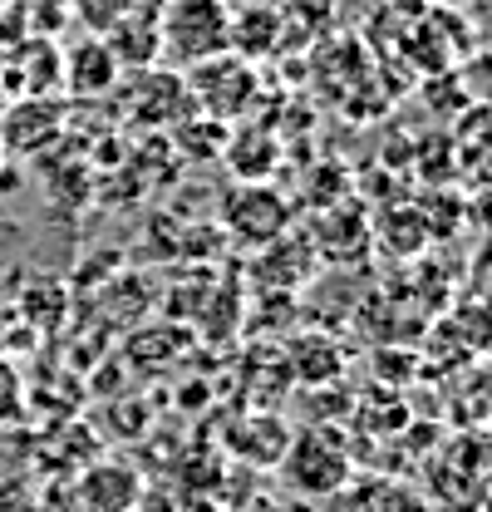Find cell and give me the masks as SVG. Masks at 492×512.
I'll use <instances>...</instances> for the list:
<instances>
[{"mask_svg": "<svg viewBox=\"0 0 492 512\" xmlns=\"http://www.w3.org/2000/svg\"><path fill=\"white\" fill-rule=\"evenodd\" d=\"M25 389H20V375H15V365H5L0 360V424H10V419H20V399Z\"/></svg>", "mask_w": 492, "mask_h": 512, "instance_id": "obj_8", "label": "cell"}, {"mask_svg": "<svg viewBox=\"0 0 492 512\" xmlns=\"http://www.w3.org/2000/svg\"><path fill=\"white\" fill-rule=\"evenodd\" d=\"M158 50L178 69L227 55L232 50V0H163Z\"/></svg>", "mask_w": 492, "mask_h": 512, "instance_id": "obj_1", "label": "cell"}, {"mask_svg": "<svg viewBox=\"0 0 492 512\" xmlns=\"http://www.w3.org/2000/svg\"><path fill=\"white\" fill-rule=\"evenodd\" d=\"M64 138V104L50 94H15L0 119L5 158H45Z\"/></svg>", "mask_w": 492, "mask_h": 512, "instance_id": "obj_4", "label": "cell"}, {"mask_svg": "<svg viewBox=\"0 0 492 512\" xmlns=\"http://www.w3.org/2000/svg\"><path fill=\"white\" fill-rule=\"evenodd\" d=\"M5 109H10V89H5V79H0V119H5Z\"/></svg>", "mask_w": 492, "mask_h": 512, "instance_id": "obj_10", "label": "cell"}, {"mask_svg": "<svg viewBox=\"0 0 492 512\" xmlns=\"http://www.w3.org/2000/svg\"><path fill=\"white\" fill-rule=\"evenodd\" d=\"M187 94H192V104L207 114V119H222V124H232V119H242L246 109L256 104V94H261V74H256V64L242 60V55H212V60L192 64L187 69Z\"/></svg>", "mask_w": 492, "mask_h": 512, "instance_id": "obj_2", "label": "cell"}, {"mask_svg": "<svg viewBox=\"0 0 492 512\" xmlns=\"http://www.w3.org/2000/svg\"><path fill=\"white\" fill-rule=\"evenodd\" d=\"M276 463H281L286 483L296 493H306V498H330L335 488L350 483V453H345L335 429H306V434H296Z\"/></svg>", "mask_w": 492, "mask_h": 512, "instance_id": "obj_3", "label": "cell"}, {"mask_svg": "<svg viewBox=\"0 0 492 512\" xmlns=\"http://www.w3.org/2000/svg\"><path fill=\"white\" fill-rule=\"evenodd\" d=\"M163 0H119V15H158Z\"/></svg>", "mask_w": 492, "mask_h": 512, "instance_id": "obj_9", "label": "cell"}, {"mask_svg": "<svg viewBox=\"0 0 492 512\" xmlns=\"http://www.w3.org/2000/svg\"><path fill=\"white\" fill-rule=\"evenodd\" d=\"M256 5H271V10H281V5H291V0H256Z\"/></svg>", "mask_w": 492, "mask_h": 512, "instance_id": "obj_11", "label": "cell"}, {"mask_svg": "<svg viewBox=\"0 0 492 512\" xmlns=\"http://www.w3.org/2000/svg\"><path fill=\"white\" fill-rule=\"evenodd\" d=\"M119 79H123V64L114 60L104 35H84V40H74V45L60 50V84L74 99H104V94L119 89Z\"/></svg>", "mask_w": 492, "mask_h": 512, "instance_id": "obj_6", "label": "cell"}, {"mask_svg": "<svg viewBox=\"0 0 492 512\" xmlns=\"http://www.w3.org/2000/svg\"><path fill=\"white\" fill-rule=\"evenodd\" d=\"M5 163H10V158H5V148H0V173H5Z\"/></svg>", "mask_w": 492, "mask_h": 512, "instance_id": "obj_12", "label": "cell"}, {"mask_svg": "<svg viewBox=\"0 0 492 512\" xmlns=\"http://www.w3.org/2000/svg\"><path fill=\"white\" fill-rule=\"evenodd\" d=\"M276 50H281V15L271 5L242 0V10H232V55L256 64Z\"/></svg>", "mask_w": 492, "mask_h": 512, "instance_id": "obj_7", "label": "cell"}, {"mask_svg": "<svg viewBox=\"0 0 492 512\" xmlns=\"http://www.w3.org/2000/svg\"><path fill=\"white\" fill-rule=\"evenodd\" d=\"M222 222L227 232L242 242V247H271L276 237H286V222H291V207L266 188V183H246L222 202Z\"/></svg>", "mask_w": 492, "mask_h": 512, "instance_id": "obj_5", "label": "cell"}]
</instances>
